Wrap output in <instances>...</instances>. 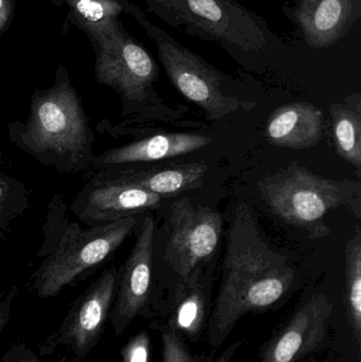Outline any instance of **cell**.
<instances>
[{"label": "cell", "instance_id": "obj_6", "mask_svg": "<svg viewBox=\"0 0 361 362\" xmlns=\"http://www.w3.org/2000/svg\"><path fill=\"white\" fill-rule=\"evenodd\" d=\"M99 84L120 97L123 117H154L162 102L154 89L159 68L148 51L123 27L121 19L90 40Z\"/></svg>", "mask_w": 361, "mask_h": 362}, {"label": "cell", "instance_id": "obj_25", "mask_svg": "<svg viewBox=\"0 0 361 362\" xmlns=\"http://www.w3.org/2000/svg\"><path fill=\"white\" fill-rule=\"evenodd\" d=\"M15 295H16V287L15 286L8 293L0 291V337L10 320Z\"/></svg>", "mask_w": 361, "mask_h": 362}, {"label": "cell", "instance_id": "obj_21", "mask_svg": "<svg viewBox=\"0 0 361 362\" xmlns=\"http://www.w3.org/2000/svg\"><path fill=\"white\" fill-rule=\"evenodd\" d=\"M31 206L28 187L23 181L0 171V243L13 223Z\"/></svg>", "mask_w": 361, "mask_h": 362}, {"label": "cell", "instance_id": "obj_19", "mask_svg": "<svg viewBox=\"0 0 361 362\" xmlns=\"http://www.w3.org/2000/svg\"><path fill=\"white\" fill-rule=\"evenodd\" d=\"M68 6V19L82 30L89 40L105 32L122 13L127 14L129 0H52Z\"/></svg>", "mask_w": 361, "mask_h": 362}, {"label": "cell", "instance_id": "obj_4", "mask_svg": "<svg viewBox=\"0 0 361 362\" xmlns=\"http://www.w3.org/2000/svg\"><path fill=\"white\" fill-rule=\"evenodd\" d=\"M170 27L222 47L241 64L269 59L285 45L254 11L235 0H142Z\"/></svg>", "mask_w": 361, "mask_h": 362}, {"label": "cell", "instance_id": "obj_15", "mask_svg": "<svg viewBox=\"0 0 361 362\" xmlns=\"http://www.w3.org/2000/svg\"><path fill=\"white\" fill-rule=\"evenodd\" d=\"M207 170V165L203 163L116 168L91 172L88 180L135 185L163 198L201 187Z\"/></svg>", "mask_w": 361, "mask_h": 362}, {"label": "cell", "instance_id": "obj_20", "mask_svg": "<svg viewBox=\"0 0 361 362\" xmlns=\"http://www.w3.org/2000/svg\"><path fill=\"white\" fill-rule=\"evenodd\" d=\"M356 235L345 246V303L348 323L354 341L361 346V231L356 228Z\"/></svg>", "mask_w": 361, "mask_h": 362}, {"label": "cell", "instance_id": "obj_1", "mask_svg": "<svg viewBox=\"0 0 361 362\" xmlns=\"http://www.w3.org/2000/svg\"><path fill=\"white\" fill-rule=\"evenodd\" d=\"M222 267V284L210 312L208 344L218 348L239 319L268 310L288 293L296 270L288 257L276 252L261 238L245 206L235 212Z\"/></svg>", "mask_w": 361, "mask_h": 362}, {"label": "cell", "instance_id": "obj_9", "mask_svg": "<svg viewBox=\"0 0 361 362\" xmlns=\"http://www.w3.org/2000/svg\"><path fill=\"white\" fill-rule=\"evenodd\" d=\"M169 223L165 259L179 282H186L215 252L222 235V217L216 211L194 206L184 198L171 204Z\"/></svg>", "mask_w": 361, "mask_h": 362}, {"label": "cell", "instance_id": "obj_23", "mask_svg": "<svg viewBox=\"0 0 361 362\" xmlns=\"http://www.w3.org/2000/svg\"><path fill=\"white\" fill-rule=\"evenodd\" d=\"M152 344L148 332L136 334L121 350L122 362H150Z\"/></svg>", "mask_w": 361, "mask_h": 362}, {"label": "cell", "instance_id": "obj_27", "mask_svg": "<svg viewBox=\"0 0 361 362\" xmlns=\"http://www.w3.org/2000/svg\"><path fill=\"white\" fill-rule=\"evenodd\" d=\"M242 344L239 341L235 342V344H230L220 356L218 357V359L214 361L213 358H211V361L209 362H231L232 359L235 358V354H237V350L241 348Z\"/></svg>", "mask_w": 361, "mask_h": 362}, {"label": "cell", "instance_id": "obj_5", "mask_svg": "<svg viewBox=\"0 0 361 362\" xmlns=\"http://www.w3.org/2000/svg\"><path fill=\"white\" fill-rule=\"evenodd\" d=\"M360 181L321 177L296 161L259 181V192L271 210L305 230L311 240L330 234L324 217L331 210L350 206L360 217Z\"/></svg>", "mask_w": 361, "mask_h": 362}, {"label": "cell", "instance_id": "obj_16", "mask_svg": "<svg viewBox=\"0 0 361 362\" xmlns=\"http://www.w3.org/2000/svg\"><path fill=\"white\" fill-rule=\"evenodd\" d=\"M211 283L196 268L186 282H179L167 313L165 325L184 340L196 344L207 329Z\"/></svg>", "mask_w": 361, "mask_h": 362}, {"label": "cell", "instance_id": "obj_10", "mask_svg": "<svg viewBox=\"0 0 361 362\" xmlns=\"http://www.w3.org/2000/svg\"><path fill=\"white\" fill-rule=\"evenodd\" d=\"M154 236V218L146 215L138 229L131 253L119 269L116 299L110 315V322L117 337L123 335L137 317H153L150 297Z\"/></svg>", "mask_w": 361, "mask_h": 362}, {"label": "cell", "instance_id": "obj_3", "mask_svg": "<svg viewBox=\"0 0 361 362\" xmlns=\"http://www.w3.org/2000/svg\"><path fill=\"white\" fill-rule=\"evenodd\" d=\"M138 216L83 229L69 216L63 196L53 195L47 208L44 240L32 274V286L40 299L57 297L65 287L76 286L103 266L135 231Z\"/></svg>", "mask_w": 361, "mask_h": 362}, {"label": "cell", "instance_id": "obj_26", "mask_svg": "<svg viewBox=\"0 0 361 362\" xmlns=\"http://www.w3.org/2000/svg\"><path fill=\"white\" fill-rule=\"evenodd\" d=\"M14 11L15 0H0V37L10 27Z\"/></svg>", "mask_w": 361, "mask_h": 362}, {"label": "cell", "instance_id": "obj_24", "mask_svg": "<svg viewBox=\"0 0 361 362\" xmlns=\"http://www.w3.org/2000/svg\"><path fill=\"white\" fill-rule=\"evenodd\" d=\"M0 362H42L40 357L21 342H14L4 353Z\"/></svg>", "mask_w": 361, "mask_h": 362}, {"label": "cell", "instance_id": "obj_28", "mask_svg": "<svg viewBox=\"0 0 361 362\" xmlns=\"http://www.w3.org/2000/svg\"><path fill=\"white\" fill-rule=\"evenodd\" d=\"M309 362H314V361H309Z\"/></svg>", "mask_w": 361, "mask_h": 362}, {"label": "cell", "instance_id": "obj_8", "mask_svg": "<svg viewBox=\"0 0 361 362\" xmlns=\"http://www.w3.org/2000/svg\"><path fill=\"white\" fill-rule=\"evenodd\" d=\"M119 269L106 268L71 304L59 329L40 348L42 353L61 349L59 362H81L97 346L116 299Z\"/></svg>", "mask_w": 361, "mask_h": 362}, {"label": "cell", "instance_id": "obj_22", "mask_svg": "<svg viewBox=\"0 0 361 362\" xmlns=\"http://www.w3.org/2000/svg\"><path fill=\"white\" fill-rule=\"evenodd\" d=\"M150 327L160 334L162 341V362H209L212 357L194 355L190 352L186 342L176 335L165 323L152 321Z\"/></svg>", "mask_w": 361, "mask_h": 362}, {"label": "cell", "instance_id": "obj_14", "mask_svg": "<svg viewBox=\"0 0 361 362\" xmlns=\"http://www.w3.org/2000/svg\"><path fill=\"white\" fill-rule=\"evenodd\" d=\"M211 141V138L199 134H158L95 155L91 172L135 167L174 158L201 150Z\"/></svg>", "mask_w": 361, "mask_h": 362}, {"label": "cell", "instance_id": "obj_2", "mask_svg": "<svg viewBox=\"0 0 361 362\" xmlns=\"http://www.w3.org/2000/svg\"><path fill=\"white\" fill-rule=\"evenodd\" d=\"M6 131L11 144L40 165L64 174L93 170L95 132L64 65L52 86L33 91L27 120L8 123Z\"/></svg>", "mask_w": 361, "mask_h": 362}, {"label": "cell", "instance_id": "obj_13", "mask_svg": "<svg viewBox=\"0 0 361 362\" xmlns=\"http://www.w3.org/2000/svg\"><path fill=\"white\" fill-rule=\"evenodd\" d=\"M307 46L326 49L341 42L361 17V0H300L284 8Z\"/></svg>", "mask_w": 361, "mask_h": 362}, {"label": "cell", "instance_id": "obj_11", "mask_svg": "<svg viewBox=\"0 0 361 362\" xmlns=\"http://www.w3.org/2000/svg\"><path fill=\"white\" fill-rule=\"evenodd\" d=\"M333 304L324 293L309 298L261 346V362H300L328 338Z\"/></svg>", "mask_w": 361, "mask_h": 362}, {"label": "cell", "instance_id": "obj_7", "mask_svg": "<svg viewBox=\"0 0 361 362\" xmlns=\"http://www.w3.org/2000/svg\"><path fill=\"white\" fill-rule=\"evenodd\" d=\"M131 15L156 45L159 61L173 86L189 101L199 106L209 121H218L239 108L254 104L231 95L228 76L210 65L203 57L180 45L161 28L148 21L141 8L129 2Z\"/></svg>", "mask_w": 361, "mask_h": 362}, {"label": "cell", "instance_id": "obj_18", "mask_svg": "<svg viewBox=\"0 0 361 362\" xmlns=\"http://www.w3.org/2000/svg\"><path fill=\"white\" fill-rule=\"evenodd\" d=\"M331 129L335 150L341 159L361 171L360 93L347 98L343 103L330 107Z\"/></svg>", "mask_w": 361, "mask_h": 362}, {"label": "cell", "instance_id": "obj_17", "mask_svg": "<svg viewBox=\"0 0 361 362\" xmlns=\"http://www.w3.org/2000/svg\"><path fill=\"white\" fill-rule=\"evenodd\" d=\"M324 112L309 102H292L277 108L267 120L265 137L278 148L307 150L324 137Z\"/></svg>", "mask_w": 361, "mask_h": 362}, {"label": "cell", "instance_id": "obj_12", "mask_svg": "<svg viewBox=\"0 0 361 362\" xmlns=\"http://www.w3.org/2000/svg\"><path fill=\"white\" fill-rule=\"evenodd\" d=\"M162 197L135 185L87 180L69 211L88 227L106 225L158 208Z\"/></svg>", "mask_w": 361, "mask_h": 362}]
</instances>
